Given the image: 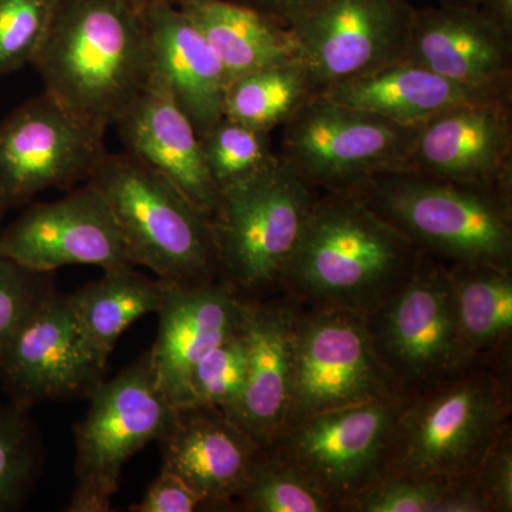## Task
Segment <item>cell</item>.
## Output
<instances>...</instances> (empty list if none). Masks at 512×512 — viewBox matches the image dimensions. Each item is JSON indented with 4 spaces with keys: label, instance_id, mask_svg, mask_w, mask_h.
<instances>
[{
    "label": "cell",
    "instance_id": "26",
    "mask_svg": "<svg viewBox=\"0 0 512 512\" xmlns=\"http://www.w3.org/2000/svg\"><path fill=\"white\" fill-rule=\"evenodd\" d=\"M458 328L473 359L511 350L512 271L490 265H447Z\"/></svg>",
    "mask_w": 512,
    "mask_h": 512
},
{
    "label": "cell",
    "instance_id": "39",
    "mask_svg": "<svg viewBox=\"0 0 512 512\" xmlns=\"http://www.w3.org/2000/svg\"><path fill=\"white\" fill-rule=\"evenodd\" d=\"M141 8H151V6H174L180 8L187 0H134Z\"/></svg>",
    "mask_w": 512,
    "mask_h": 512
},
{
    "label": "cell",
    "instance_id": "15",
    "mask_svg": "<svg viewBox=\"0 0 512 512\" xmlns=\"http://www.w3.org/2000/svg\"><path fill=\"white\" fill-rule=\"evenodd\" d=\"M0 254L39 274L67 265L136 266L109 202L89 181L62 200L29 207L0 234Z\"/></svg>",
    "mask_w": 512,
    "mask_h": 512
},
{
    "label": "cell",
    "instance_id": "29",
    "mask_svg": "<svg viewBox=\"0 0 512 512\" xmlns=\"http://www.w3.org/2000/svg\"><path fill=\"white\" fill-rule=\"evenodd\" d=\"M202 156L218 191L225 190L271 165L276 154L271 133L222 117L200 136Z\"/></svg>",
    "mask_w": 512,
    "mask_h": 512
},
{
    "label": "cell",
    "instance_id": "7",
    "mask_svg": "<svg viewBox=\"0 0 512 512\" xmlns=\"http://www.w3.org/2000/svg\"><path fill=\"white\" fill-rule=\"evenodd\" d=\"M377 360L394 393L410 400L477 362L458 328L448 266L421 254L412 278L365 316Z\"/></svg>",
    "mask_w": 512,
    "mask_h": 512
},
{
    "label": "cell",
    "instance_id": "9",
    "mask_svg": "<svg viewBox=\"0 0 512 512\" xmlns=\"http://www.w3.org/2000/svg\"><path fill=\"white\" fill-rule=\"evenodd\" d=\"M282 127L279 157L319 192H357L377 175L406 170L417 130L323 96Z\"/></svg>",
    "mask_w": 512,
    "mask_h": 512
},
{
    "label": "cell",
    "instance_id": "16",
    "mask_svg": "<svg viewBox=\"0 0 512 512\" xmlns=\"http://www.w3.org/2000/svg\"><path fill=\"white\" fill-rule=\"evenodd\" d=\"M404 60L487 99H512V37L477 9H414Z\"/></svg>",
    "mask_w": 512,
    "mask_h": 512
},
{
    "label": "cell",
    "instance_id": "41",
    "mask_svg": "<svg viewBox=\"0 0 512 512\" xmlns=\"http://www.w3.org/2000/svg\"><path fill=\"white\" fill-rule=\"evenodd\" d=\"M6 211H8V208H6V205L0 201V221H2L3 215L6 214Z\"/></svg>",
    "mask_w": 512,
    "mask_h": 512
},
{
    "label": "cell",
    "instance_id": "36",
    "mask_svg": "<svg viewBox=\"0 0 512 512\" xmlns=\"http://www.w3.org/2000/svg\"><path fill=\"white\" fill-rule=\"evenodd\" d=\"M207 510L200 495L191 490L177 474L161 467L160 474L148 485L140 503L131 505L133 512H192Z\"/></svg>",
    "mask_w": 512,
    "mask_h": 512
},
{
    "label": "cell",
    "instance_id": "11",
    "mask_svg": "<svg viewBox=\"0 0 512 512\" xmlns=\"http://www.w3.org/2000/svg\"><path fill=\"white\" fill-rule=\"evenodd\" d=\"M386 397L399 396L377 360L365 316L301 306L285 426L312 414Z\"/></svg>",
    "mask_w": 512,
    "mask_h": 512
},
{
    "label": "cell",
    "instance_id": "37",
    "mask_svg": "<svg viewBox=\"0 0 512 512\" xmlns=\"http://www.w3.org/2000/svg\"><path fill=\"white\" fill-rule=\"evenodd\" d=\"M291 28L320 0H234Z\"/></svg>",
    "mask_w": 512,
    "mask_h": 512
},
{
    "label": "cell",
    "instance_id": "10",
    "mask_svg": "<svg viewBox=\"0 0 512 512\" xmlns=\"http://www.w3.org/2000/svg\"><path fill=\"white\" fill-rule=\"evenodd\" d=\"M400 397L329 410L286 424L262 453L292 467L336 503L349 500L383 473Z\"/></svg>",
    "mask_w": 512,
    "mask_h": 512
},
{
    "label": "cell",
    "instance_id": "38",
    "mask_svg": "<svg viewBox=\"0 0 512 512\" xmlns=\"http://www.w3.org/2000/svg\"><path fill=\"white\" fill-rule=\"evenodd\" d=\"M477 10L495 28L512 37V0H480Z\"/></svg>",
    "mask_w": 512,
    "mask_h": 512
},
{
    "label": "cell",
    "instance_id": "30",
    "mask_svg": "<svg viewBox=\"0 0 512 512\" xmlns=\"http://www.w3.org/2000/svg\"><path fill=\"white\" fill-rule=\"evenodd\" d=\"M235 507L248 512H332L335 501L281 461L259 454Z\"/></svg>",
    "mask_w": 512,
    "mask_h": 512
},
{
    "label": "cell",
    "instance_id": "12",
    "mask_svg": "<svg viewBox=\"0 0 512 512\" xmlns=\"http://www.w3.org/2000/svg\"><path fill=\"white\" fill-rule=\"evenodd\" d=\"M104 136L46 92L26 101L0 123V201L10 210L87 183L107 153Z\"/></svg>",
    "mask_w": 512,
    "mask_h": 512
},
{
    "label": "cell",
    "instance_id": "32",
    "mask_svg": "<svg viewBox=\"0 0 512 512\" xmlns=\"http://www.w3.org/2000/svg\"><path fill=\"white\" fill-rule=\"evenodd\" d=\"M248 345L244 329L202 357L190 377V406L215 407L227 414L244 392Z\"/></svg>",
    "mask_w": 512,
    "mask_h": 512
},
{
    "label": "cell",
    "instance_id": "19",
    "mask_svg": "<svg viewBox=\"0 0 512 512\" xmlns=\"http://www.w3.org/2000/svg\"><path fill=\"white\" fill-rule=\"evenodd\" d=\"M299 309V303L278 293L251 302L245 322L247 380L237 406L225 416L261 451L274 443L288 419Z\"/></svg>",
    "mask_w": 512,
    "mask_h": 512
},
{
    "label": "cell",
    "instance_id": "3",
    "mask_svg": "<svg viewBox=\"0 0 512 512\" xmlns=\"http://www.w3.org/2000/svg\"><path fill=\"white\" fill-rule=\"evenodd\" d=\"M355 194L420 254L512 271V185L460 183L406 168L377 175Z\"/></svg>",
    "mask_w": 512,
    "mask_h": 512
},
{
    "label": "cell",
    "instance_id": "23",
    "mask_svg": "<svg viewBox=\"0 0 512 512\" xmlns=\"http://www.w3.org/2000/svg\"><path fill=\"white\" fill-rule=\"evenodd\" d=\"M316 96L407 127H419L431 117L468 101L494 100L448 82L409 60L336 84Z\"/></svg>",
    "mask_w": 512,
    "mask_h": 512
},
{
    "label": "cell",
    "instance_id": "31",
    "mask_svg": "<svg viewBox=\"0 0 512 512\" xmlns=\"http://www.w3.org/2000/svg\"><path fill=\"white\" fill-rule=\"evenodd\" d=\"M40 466L42 446L29 407L0 403V512L22 507Z\"/></svg>",
    "mask_w": 512,
    "mask_h": 512
},
{
    "label": "cell",
    "instance_id": "40",
    "mask_svg": "<svg viewBox=\"0 0 512 512\" xmlns=\"http://www.w3.org/2000/svg\"><path fill=\"white\" fill-rule=\"evenodd\" d=\"M440 5L458 6V8L477 9L480 0H439Z\"/></svg>",
    "mask_w": 512,
    "mask_h": 512
},
{
    "label": "cell",
    "instance_id": "20",
    "mask_svg": "<svg viewBox=\"0 0 512 512\" xmlns=\"http://www.w3.org/2000/svg\"><path fill=\"white\" fill-rule=\"evenodd\" d=\"M161 467L177 474L210 511L234 510L261 450L215 407H180L158 440Z\"/></svg>",
    "mask_w": 512,
    "mask_h": 512
},
{
    "label": "cell",
    "instance_id": "18",
    "mask_svg": "<svg viewBox=\"0 0 512 512\" xmlns=\"http://www.w3.org/2000/svg\"><path fill=\"white\" fill-rule=\"evenodd\" d=\"M251 302L220 281L198 288L165 284L150 352L158 386L175 407L190 406V377L202 357L244 329Z\"/></svg>",
    "mask_w": 512,
    "mask_h": 512
},
{
    "label": "cell",
    "instance_id": "22",
    "mask_svg": "<svg viewBox=\"0 0 512 512\" xmlns=\"http://www.w3.org/2000/svg\"><path fill=\"white\" fill-rule=\"evenodd\" d=\"M146 12L151 66L167 84L198 136L224 117L228 77L200 29L180 8L151 6Z\"/></svg>",
    "mask_w": 512,
    "mask_h": 512
},
{
    "label": "cell",
    "instance_id": "21",
    "mask_svg": "<svg viewBox=\"0 0 512 512\" xmlns=\"http://www.w3.org/2000/svg\"><path fill=\"white\" fill-rule=\"evenodd\" d=\"M116 126L128 153L173 181L202 214L211 217L220 191L205 165L200 136L154 70L146 89Z\"/></svg>",
    "mask_w": 512,
    "mask_h": 512
},
{
    "label": "cell",
    "instance_id": "34",
    "mask_svg": "<svg viewBox=\"0 0 512 512\" xmlns=\"http://www.w3.org/2000/svg\"><path fill=\"white\" fill-rule=\"evenodd\" d=\"M52 275L29 271L0 254V350L23 320L55 292Z\"/></svg>",
    "mask_w": 512,
    "mask_h": 512
},
{
    "label": "cell",
    "instance_id": "25",
    "mask_svg": "<svg viewBox=\"0 0 512 512\" xmlns=\"http://www.w3.org/2000/svg\"><path fill=\"white\" fill-rule=\"evenodd\" d=\"M164 298L165 282L131 265L103 269L99 281L70 295L83 335L106 362L120 336L136 320L160 312Z\"/></svg>",
    "mask_w": 512,
    "mask_h": 512
},
{
    "label": "cell",
    "instance_id": "24",
    "mask_svg": "<svg viewBox=\"0 0 512 512\" xmlns=\"http://www.w3.org/2000/svg\"><path fill=\"white\" fill-rule=\"evenodd\" d=\"M180 9L220 59L228 84L298 57L291 29L234 0H187Z\"/></svg>",
    "mask_w": 512,
    "mask_h": 512
},
{
    "label": "cell",
    "instance_id": "2",
    "mask_svg": "<svg viewBox=\"0 0 512 512\" xmlns=\"http://www.w3.org/2000/svg\"><path fill=\"white\" fill-rule=\"evenodd\" d=\"M32 64L49 96L107 131L153 72L146 12L134 0H55Z\"/></svg>",
    "mask_w": 512,
    "mask_h": 512
},
{
    "label": "cell",
    "instance_id": "13",
    "mask_svg": "<svg viewBox=\"0 0 512 512\" xmlns=\"http://www.w3.org/2000/svg\"><path fill=\"white\" fill-rule=\"evenodd\" d=\"M409 0H320L291 26L313 96L406 59Z\"/></svg>",
    "mask_w": 512,
    "mask_h": 512
},
{
    "label": "cell",
    "instance_id": "14",
    "mask_svg": "<svg viewBox=\"0 0 512 512\" xmlns=\"http://www.w3.org/2000/svg\"><path fill=\"white\" fill-rule=\"evenodd\" d=\"M107 363L83 335L70 295L55 291L0 350V382L29 409L43 400L89 399Z\"/></svg>",
    "mask_w": 512,
    "mask_h": 512
},
{
    "label": "cell",
    "instance_id": "17",
    "mask_svg": "<svg viewBox=\"0 0 512 512\" xmlns=\"http://www.w3.org/2000/svg\"><path fill=\"white\" fill-rule=\"evenodd\" d=\"M512 101H468L417 127L409 170L485 185H512Z\"/></svg>",
    "mask_w": 512,
    "mask_h": 512
},
{
    "label": "cell",
    "instance_id": "35",
    "mask_svg": "<svg viewBox=\"0 0 512 512\" xmlns=\"http://www.w3.org/2000/svg\"><path fill=\"white\" fill-rule=\"evenodd\" d=\"M490 512L512 511V430L508 423L471 471Z\"/></svg>",
    "mask_w": 512,
    "mask_h": 512
},
{
    "label": "cell",
    "instance_id": "4",
    "mask_svg": "<svg viewBox=\"0 0 512 512\" xmlns=\"http://www.w3.org/2000/svg\"><path fill=\"white\" fill-rule=\"evenodd\" d=\"M510 350L404 400L382 474L458 478L510 423Z\"/></svg>",
    "mask_w": 512,
    "mask_h": 512
},
{
    "label": "cell",
    "instance_id": "5",
    "mask_svg": "<svg viewBox=\"0 0 512 512\" xmlns=\"http://www.w3.org/2000/svg\"><path fill=\"white\" fill-rule=\"evenodd\" d=\"M87 181L109 202L134 265L178 288L217 281L210 217L173 181L128 151L104 154Z\"/></svg>",
    "mask_w": 512,
    "mask_h": 512
},
{
    "label": "cell",
    "instance_id": "27",
    "mask_svg": "<svg viewBox=\"0 0 512 512\" xmlns=\"http://www.w3.org/2000/svg\"><path fill=\"white\" fill-rule=\"evenodd\" d=\"M348 512H490L470 474L458 478L380 474L343 501Z\"/></svg>",
    "mask_w": 512,
    "mask_h": 512
},
{
    "label": "cell",
    "instance_id": "33",
    "mask_svg": "<svg viewBox=\"0 0 512 512\" xmlns=\"http://www.w3.org/2000/svg\"><path fill=\"white\" fill-rule=\"evenodd\" d=\"M55 0H0V76L32 64Z\"/></svg>",
    "mask_w": 512,
    "mask_h": 512
},
{
    "label": "cell",
    "instance_id": "28",
    "mask_svg": "<svg viewBox=\"0 0 512 512\" xmlns=\"http://www.w3.org/2000/svg\"><path fill=\"white\" fill-rule=\"evenodd\" d=\"M312 96L308 73L296 57L232 80L225 92L224 117L271 133Z\"/></svg>",
    "mask_w": 512,
    "mask_h": 512
},
{
    "label": "cell",
    "instance_id": "6",
    "mask_svg": "<svg viewBox=\"0 0 512 512\" xmlns=\"http://www.w3.org/2000/svg\"><path fill=\"white\" fill-rule=\"evenodd\" d=\"M319 191L281 157L220 191L210 217L217 281L248 302L281 292L282 278Z\"/></svg>",
    "mask_w": 512,
    "mask_h": 512
},
{
    "label": "cell",
    "instance_id": "1",
    "mask_svg": "<svg viewBox=\"0 0 512 512\" xmlns=\"http://www.w3.org/2000/svg\"><path fill=\"white\" fill-rule=\"evenodd\" d=\"M420 256L355 192H319L281 292L305 308L367 316L409 282Z\"/></svg>",
    "mask_w": 512,
    "mask_h": 512
},
{
    "label": "cell",
    "instance_id": "8",
    "mask_svg": "<svg viewBox=\"0 0 512 512\" xmlns=\"http://www.w3.org/2000/svg\"><path fill=\"white\" fill-rule=\"evenodd\" d=\"M89 400L86 417L74 429L77 485L69 512L110 511L127 461L163 439L177 419L178 407L158 386L148 350L104 379Z\"/></svg>",
    "mask_w": 512,
    "mask_h": 512
}]
</instances>
